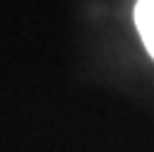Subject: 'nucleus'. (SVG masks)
<instances>
[{
  "label": "nucleus",
  "instance_id": "obj_1",
  "mask_svg": "<svg viewBox=\"0 0 154 152\" xmlns=\"http://www.w3.org/2000/svg\"><path fill=\"white\" fill-rule=\"evenodd\" d=\"M135 24L142 36L147 53L154 58V0H137L135 5Z\"/></svg>",
  "mask_w": 154,
  "mask_h": 152
}]
</instances>
